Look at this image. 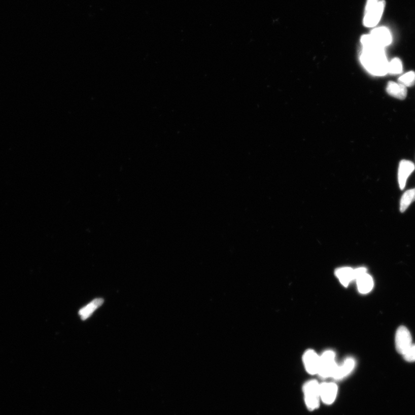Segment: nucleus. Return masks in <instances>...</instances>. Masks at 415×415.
<instances>
[{"mask_svg":"<svg viewBox=\"0 0 415 415\" xmlns=\"http://www.w3.org/2000/svg\"><path fill=\"white\" fill-rule=\"evenodd\" d=\"M363 46L361 62L366 70L375 76H384L388 74V62L384 48L376 44L370 35L361 38Z\"/></svg>","mask_w":415,"mask_h":415,"instance_id":"nucleus-1","label":"nucleus"},{"mask_svg":"<svg viewBox=\"0 0 415 415\" xmlns=\"http://www.w3.org/2000/svg\"><path fill=\"white\" fill-rule=\"evenodd\" d=\"M386 3L384 0H367L363 24L367 27H374L379 23Z\"/></svg>","mask_w":415,"mask_h":415,"instance_id":"nucleus-2","label":"nucleus"},{"mask_svg":"<svg viewBox=\"0 0 415 415\" xmlns=\"http://www.w3.org/2000/svg\"><path fill=\"white\" fill-rule=\"evenodd\" d=\"M336 354L332 350L325 351L320 356L319 374L321 378L332 377L337 366L336 362Z\"/></svg>","mask_w":415,"mask_h":415,"instance_id":"nucleus-3","label":"nucleus"},{"mask_svg":"<svg viewBox=\"0 0 415 415\" xmlns=\"http://www.w3.org/2000/svg\"><path fill=\"white\" fill-rule=\"evenodd\" d=\"M320 384L315 380L308 381L304 385L303 392L304 400L307 408L315 410L319 406Z\"/></svg>","mask_w":415,"mask_h":415,"instance_id":"nucleus-4","label":"nucleus"},{"mask_svg":"<svg viewBox=\"0 0 415 415\" xmlns=\"http://www.w3.org/2000/svg\"><path fill=\"white\" fill-rule=\"evenodd\" d=\"M412 344V338L409 330L403 326L398 328L395 336V345L397 352L403 355Z\"/></svg>","mask_w":415,"mask_h":415,"instance_id":"nucleus-5","label":"nucleus"},{"mask_svg":"<svg viewBox=\"0 0 415 415\" xmlns=\"http://www.w3.org/2000/svg\"><path fill=\"white\" fill-rule=\"evenodd\" d=\"M303 361L304 367L309 374L315 375L319 372L320 356L314 350H308L303 356Z\"/></svg>","mask_w":415,"mask_h":415,"instance_id":"nucleus-6","label":"nucleus"},{"mask_svg":"<svg viewBox=\"0 0 415 415\" xmlns=\"http://www.w3.org/2000/svg\"><path fill=\"white\" fill-rule=\"evenodd\" d=\"M370 35L375 43L381 47L385 48L392 43L391 32L387 27L375 28L372 29Z\"/></svg>","mask_w":415,"mask_h":415,"instance_id":"nucleus-7","label":"nucleus"},{"mask_svg":"<svg viewBox=\"0 0 415 415\" xmlns=\"http://www.w3.org/2000/svg\"><path fill=\"white\" fill-rule=\"evenodd\" d=\"M337 386L332 383H325L320 384V399L326 404L333 403L337 395Z\"/></svg>","mask_w":415,"mask_h":415,"instance_id":"nucleus-8","label":"nucleus"},{"mask_svg":"<svg viewBox=\"0 0 415 415\" xmlns=\"http://www.w3.org/2000/svg\"><path fill=\"white\" fill-rule=\"evenodd\" d=\"M414 169V164L411 161L403 160L400 162L399 172H398V180H399L400 188L401 190L405 188L406 181Z\"/></svg>","mask_w":415,"mask_h":415,"instance_id":"nucleus-9","label":"nucleus"},{"mask_svg":"<svg viewBox=\"0 0 415 415\" xmlns=\"http://www.w3.org/2000/svg\"><path fill=\"white\" fill-rule=\"evenodd\" d=\"M355 366V360L352 358H347L341 365H337L332 378L341 379L348 376L353 371Z\"/></svg>","mask_w":415,"mask_h":415,"instance_id":"nucleus-10","label":"nucleus"},{"mask_svg":"<svg viewBox=\"0 0 415 415\" xmlns=\"http://www.w3.org/2000/svg\"><path fill=\"white\" fill-rule=\"evenodd\" d=\"M357 284L358 290L360 293L367 294L373 289L374 283L373 279L367 273L358 278L356 280Z\"/></svg>","mask_w":415,"mask_h":415,"instance_id":"nucleus-11","label":"nucleus"},{"mask_svg":"<svg viewBox=\"0 0 415 415\" xmlns=\"http://www.w3.org/2000/svg\"><path fill=\"white\" fill-rule=\"evenodd\" d=\"M388 94L400 100H404L407 95V89L400 83L389 82L387 88Z\"/></svg>","mask_w":415,"mask_h":415,"instance_id":"nucleus-12","label":"nucleus"},{"mask_svg":"<svg viewBox=\"0 0 415 415\" xmlns=\"http://www.w3.org/2000/svg\"><path fill=\"white\" fill-rule=\"evenodd\" d=\"M335 274L338 281L344 287H348L351 282L355 281L354 269L350 267L338 268L335 271Z\"/></svg>","mask_w":415,"mask_h":415,"instance_id":"nucleus-13","label":"nucleus"},{"mask_svg":"<svg viewBox=\"0 0 415 415\" xmlns=\"http://www.w3.org/2000/svg\"><path fill=\"white\" fill-rule=\"evenodd\" d=\"M104 300L101 298H98L93 300L88 305L79 311V315L83 320H85L90 317L96 309L102 305Z\"/></svg>","mask_w":415,"mask_h":415,"instance_id":"nucleus-14","label":"nucleus"},{"mask_svg":"<svg viewBox=\"0 0 415 415\" xmlns=\"http://www.w3.org/2000/svg\"><path fill=\"white\" fill-rule=\"evenodd\" d=\"M414 201H415V188L408 190L401 197L400 204L401 213H404Z\"/></svg>","mask_w":415,"mask_h":415,"instance_id":"nucleus-15","label":"nucleus"},{"mask_svg":"<svg viewBox=\"0 0 415 415\" xmlns=\"http://www.w3.org/2000/svg\"><path fill=\"white\" fill-rule=\"evenodd\" d=\"M403 72V64L399 58H393L388 63V73L392 75L400 74Z\"/></svg>","mask_w":415,"mask_h":415,"instance_id":"nucleus-16","label":"nucleus"},{"mask_svg":"<svg viewBox=\"0 0 415 415\" xmlns=\"http://www.w3.org/2000/svg\"><path fill=\"white\" fill-rule=\"evenodd\" d=\"M399 83L403 84L406 87H412L415 84V73L410 71L401 76L398 80Z\"/></svg>","mask_w":415,"mask_h":415,"instance_id":"nucleus-17","label":"nucleus"},{"mask_svg":"<svg viewBox=\"0 0 415 415\" xmlns=\"http://www.w3.org/2000/svg\"><path fill=\"white\" fill-rule=\"evenodd\" d=\"M406 362H415V344H412L409 348L406 350L405 352L402 355Z\"/></svg>","mask_w":415,"mask_h":415,"instance_id":"nucleus-18","label":"nucleus"},{"mask_svg":"<svg viewBox=\"0 0 415 415\" xmlns=\"http://www.w3.org/2000/svg\"><path fill=\"white\" fill-rule=\"evenodd\" d=\"M367 273V270L365 267L358 268L354 269V276L355 281L360 276H362L363 274Z\"/></svg>","mask_w":415,"mask_h":415,"instance_id":"nucleus-19","label":"nucleus"}]
</instances>
